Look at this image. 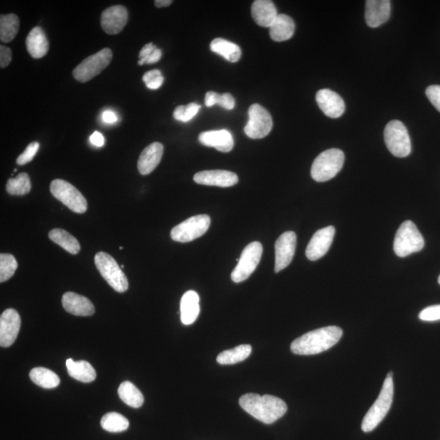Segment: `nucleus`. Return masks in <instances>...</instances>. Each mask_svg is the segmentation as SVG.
<instances>
[{"label":"nucleus","mask_w":440,"mask_h":440,"mask_svg":"<svg viewBox=\"0 0 440 440\" xmlns=\"http://www.w3.org/2000/svg\"><path fill=\"white\" fill-rule=\"evenodd\" d=\"M438 282H439V284H440V276L439 277Z\"/></svg>","instance_id":"nucleus-51"},{"label":"nucleus","mask_w":440,"mask_h":440,"mask_svg":"<svg viewBox=\"0 0 440 440\" xmlns=\"http://www.w3.org/2000/svg\"><path fill=\"white\" fill-rule=\"evenodd\" d=\"M193 181L207 186L228 188L234 186L238 183V177L237 174L231 172L214 170L197 173L193 177Z\"/></svg>","instance_id":"nucleus-17"},{"label":"nucleus","mask_w":440,"mask_h":440,"mask_svg":"<svg viewBox=\"0 0 440 440\" xmlns=\"http://www.w3.org/2000/svg\"><path fill=\"white\" fill-rule=\"evenodd\" d=\"M7 192L13 196H23L32 190L31 179L27 173L19 174L17 177L8 179Z\"/></svg>","instance_id":"nucleus-35"},{"label":"nucleus","mask_w":440,"mask_h":440,"mask_svg":"<svg viewBox=\"0 0 440 440\" xmlns=\"http://www.w3.org/2000/svg\"><path fill=\"white\" fill-rule=\"evenodd\" d=\"M343 336V330L338 326H328L310 331L294 340L291 350L300 356H312L331 348Z\"/></svg>","instance_id":"nucleus-2"},{"label":"nucleus","mask_w":440,"mask_h":440,"mask_svg":"<svg viewBox=\"0 0 440 440\" xmlns=\"http://www.w3.org/2000/svg\"><path fill=\"white\" fill-rule=\"evenodd\" d=\"M218 104L224 109L232 110L235 107V99L231 94L224 93L220 95Z\"/></svg>","instance_id":"nucleus-43"},{"label":"nucleus","mask_w":440,"mask_h":440,"mask_svg":"<svg viewBox=\"0 0 440 440\" xmlns=\"http://www.w3.org/2000/svg\"><path fill=\"white\" fill-rule=\"evenodd\" d=\"M67 367L69 376L79 382L92 383L97 378L96 370L86 361L74 362L72 359H68Z\"/></svg>","instance_id":"nucleus-27"},{"label":"nucleus","mask_w":440,"mask_h":440,"mask_svg":"<svg viewBox=\"0 0 440 440\" xmlns=\"http://www.w3.org/2000/svg\"><path fill=\"white\" fill-rule=\"evenodd\" d=\"M344 161L345 155L342 150L330 149L324 151L312 163L311 170L312 179L317 182L329 181L341 171Z\"/></svg>","instance_id":"nucleus-4"},{"label":"nucleus","mask_w":440,"mask_h":440,"mask_svg":"<svg viewBox=\"0 0 440 440\" xmlns=\"http://www.w3.org/2000/svg\"><path fill=\"white\" fill-rule=\"evenodd\" d=\"M335 228L328 226L315 233L306 249V256L311 261L322 258L329 252L334 241Z\"/></svg>","instance_id":"nucleus-15"},{"label":"nucleus","mask_w":440,"mask_h":440,"mask_svg":"<svg viewBox=\"0 0 440 440\" xmlns=\"http://www.w3.org/2000/svg\"><path fill=\"white\" fill-rule=\"evenodd\" d=\"M239 404L249 415L265 424H272L287 412V405L282 399L264 394L249 393L240 398Z\"/></svg>","instance_id":"nucleus-1"},{"label":"nucleus","mask_w":440,"mask_h":440,"mask_svg":"<svg viewBox=\"0 0 440 440\" xmlns=\"http://www.w3.org/2000/svg\"><path fill=\"white\" fill-rule=\"evenodd\" d=\"M160 76H162L161 71H158V69H153V71H150L144 74L143 81L147 85Z\"/></svg>","instance_id":"nucleus-45"},{"label":"nucleus","mask_w":440,"mask_h":440,"mask_svg":"<svg viewBox=\"0 0 440 440\" xmlns=\"http://www.w3.org/2000/svg\"><path fill=\"white\" fill-rule=\"evenodd\" d=\"M113 53L109 48H104L102 51L92 55L85 59L74 69L73 76L78 82L87 83L97 77L111 62Z\"/></svg>","instance_id":"nucleus-8"},{"label":"nucleus","mask_w":440,"mask_h":440,"mask_svg":"<svg viewBox=\"0 0 440 440\" xmlns=\"http://www.w3.org/2000/svg\"><path fill=\"white\" fill-rule=\"evenodd\" d=\"M426 95L429 101L440 112V86L439 85H432L426 90Z\"/></svg>","instance_id":"nucleus-40"},{"label":"nucleus","mask_w":440,"mask_h":440,"mask_svg":"<svg viewBox=\"0 0 440 440\" xmlns=\"http://www.w3.org/2000/svg\"><path fill=\"white\" fill-rule=\"evenodd\" d=\"M90 142H91L95 146L102 147L104 144V139L102 133L95 132L92 136L90 137Z\"/></svg>","instance_id":"nucleus-46"},{"label":"nucleus","mask_w":440,"mask_h":440,"mask_svg":"<svg viewBox=\"0 0 440 440\" xmlns=\"http://www.w3.org/2000/svg\"><path fill=\"white\" fill-rule=\"evenodd\" d=\"M386 146L394 156L405 158L412 151L411 139L406 127L398 120L387 123L384 131Z\"/></svg>","instance_id":"nucleus-7"},{"label":"nucleus","mask_w":440,"mask_h":440,"mask_svg":"<svg viewBox=\"0 0 440 440\" xmlns=\"http://www.w3.org/2000/svg\"><path fill=\"white\" fill-rule=\"evenodd\" d=\"M249 121L244 131L252 139H263L271 132L273 118L268 110L259 104H254L249 109Z\"/></svg>","instance_id":"nucleus-12"},{"label":"nucleus","mask_w":440,"mask_h":440,"mask_svg":"<svg viewBox=\"0 0 440 440\" xmlns=\"http://www.w3.org/2000/svg\"><path fill=\"white\" fill-rule=\"evenodd\" d=\"M163 81H164V78L163 77V75H162V76H160L157 78L156 79H154L153 81L148 83L146 85V87L149 89L156 90L162 86Z\"/></svg>","instance_id":"nucleus-49"},{"label":"nucleus","mask_w":440,"mask_h":440,"mask_svg":"<svg viewBox=\"0 0 440 440\" xmlns=\"http://www.w3.org/2000/svg\"><path fill=\"white\" fill-rule=\"evenodd\" d=\"M12 62V51L11 49L3 46H0V67L2 69L8 67V64Z\"/></svg>","instance_id":"nucleus-41"},{"label":"nucleus","mask_w":440,"mask_h":440,"mask_svg":"<svg viewBox=\"0 0 440 440\" xmlns=\"http://www.w3.org/2000/svg\"><path fill=\"white\" fill-rule=\"evenodd\" d=\"M102 427L104 431L118 433L126 431L129 427L128 420L118 413H108L102 418Z\"/></svg>","instance_id":"nucleus-34"},{"label":"nucleus","mask_w":440,"mask_h":440,"mask_svg":"<svg viewBox=\"0 0 440 440\" xmlns=\"http://www.w3.org/2000/svg\"><path fill=\"white\" fill-rule=\"evenodd\" d=\"M425 242L416 225L410 220L404 222L399 228L394 241V252L401 258L421 252Z\"/></svg>","instance_id":"nucleus-5"},{"label":"nucleus","mask_w":440,"mask_h":440,"mask_svg":"<svg viewBox=\"0 0 440 440\" xmlns=\"http://www.w3.org/2000/svg\"><path fill=\"white\" fill-rule=\"evenodd\" d=\"M252 14L254 21L262 27H271L278 16L273 2L269 0H256L252 4Z\"/></svg>","instance_id":"nucleus-23"},{"label":"nucleus","mask_w":440,"mask_h":440,"mask_svg":"<svg viewBox=\"0 0 440 440\" xmlns=\"http://www.w3.org/2000/svg\"><path fill=\"white\" fill-rule=\"evenodd\" d=\"M263 254L262 244L259 242L249 243L243 249L238 263L233 269L231 278L235 283L246 281L256 269Z\"/></svg>","instance_id":"nucleus-10"},{"label":"nucleus","mask_w":440,"mask_h":440,"mask_svg":"<svg viewBox=\"0 0 440 440\" xmlns=\"http://www.w3.org/2000/svg\"><path fill=\"white\" fill-rule=\"evenodd\" d=\"M50 190L54 198L71 209L72 212L83 214L87 212L88 202L83 195L64 179H54L50 185Z\"/></svg>","instance_id":"nucleus-9"},{"label":"nucleus","mask_w":440,"mask_h":440,"mask_svg":"<svg viewBox=\"0 0 440 440\" xmlns=\"http://www.w3.org/2000/svg\"><path fill=\"white\" fill-rule=\"evenodd\" d=\"M128 21V12L122 5L106 8L102 14L101 24L104 32L114 36L123 32Z\"/></svg>","instance_id":"nucleus-16"},{"label":"nucleus","mask_w":440,"mask_h":440,"mask_svg":"<svg viewBox=\"0 0 440 440\" xmlns=\"http://www.w3.org/2000/svg\"><path fill=\"white\" fill-rule=\"evenodd\" d=\"M297 236L294 232L289 231L281 235L275 243V273L282 271L291 263L296 249Z\"/></svg>","instance_id":"nucleus-13"},{"label":"nucleus","mask_w":440,"mask_h":440,"mask_svg":"<svg viewBox=\"0 0 440 440\" xmlns=\"http://www.w3.org/2000/svg\"><path fill=\"white\" fill-rule=\"evenodd\" d=\"M391 8L389 0H368L366 8L368 26L376 28L387 22L391 16Z\"/></svg>","instance_id":"nucleus-19"},{"label":"nucleus","mask_w":440,"mask_h":440,"mask_svg":"<svg viewBox=\"0 0 440 440\" xmlns=\"http://www.w3.org/2000/svg\"><path fill=\"white\" fill-rule=\"evenodd\" d=\"M162 58V51L161 49L156 48L154 50V52L150 55V57L147 59L146 63L149 64L157 63Z\"/></svg>","instance_id":"nucleus-47"},{"label":"nucleus","mask_w":440,"mask_h":440,"mask_svg":"<svg viewBox=\"0 0 440 440\" xmlns=\"http://www.w3.org/2000/svg\"><path fill=\"white\" fill-rule=\"evenodd\" d=\"M295 31L294 20L284 14H279L270 27V36L276 42L287 41L291 39Z\"/></svg>","instance_id":"nucleus-26"},{"label":"nucleus","mask_w":440,"mask_h":440,"mask_svg":"<svg viewBox=\"0 0 440 440\" xmlns=\"http://www.w3.org/2000/svg\"><path fill=\"white\" fill-rule=\"evenodd\" d=\"M198 139L203 146L216 148L222 153L231 151L234 146L233 135L225 129L202 132L199 135Z\"/></svg>","instance_id":"nucleus-20"},{"label":"nucleus","mask_w":440,"mask_h":440,"mask_svg":"<svg viewBox=\"0 0 440 440\" xmlns=\"http://www.w3.org/2000/svg\"><path fill=\"white\" fill-rule=\"evenodd\" d=\"M317 102L322 111L331 118L341 117L345 112V103L341 97L329 89H322L317 93Z\"/></svg>","instance_id":"nucleus-18"},{"label":"nucleus","mask_w":440,"mask_h":440,"mask_svg":"<svg viewBox=\"0 0 440 440\" xmlns=\"http://www.w3.org/2000/svg\"><path fill=\"white\" fill-rule=\"evenodd\" d=\"M20 21L17 15H1L0 17V39L3 43L12 42L19 31Z\"/></svg>","instance_id":"nucleus-33"},{"label":"nucleus","mask_w":440,"mask_h":440,"mask_svg":"<svg viewBox=\"0 0 440 440\" xmlns=\"http://www.w3.org/2000/svg\"><path fill=\"white\" fill-rule=\"evenodd\" d=\"M154 4L155 6L158 8H165L170 6V5L172 4V0H156Z\"/></svg>","instance_id":"nucleus-50"},{"label":"nucleus","mask_w":440,"mask_h":440,"mask_svg":"<svg viewBox=\"0 0 440 440\" xmlns=\"http://www.w3.org/2000/svg\"><path fill=\"white\" fill-rule=\"evenodd\" d=\"M419 319L424 322H434L440 319V305H434L422 310Z\"/></svg>","instance_id":"nucleus-39"},{"label":"nucleus","mask_w":440,"mask_h":440,"mask_svg":"<svg viewBox=\"0 0 440 440\" xmlns=\"http://www.w3.org/2000/svg\"><path fill=\"white\" fill-rule=\"evenodd\" d=\"M102 118L104 120V122H106L107 123H116L118 120L116 114H115L112 111H109V110L103 113Z\"/></svg>","instance_id":"nucleus-48"},{"label":"nucleus","mask_w":440,"mask_h":440,"mask_svg":"<svg viewBox=\"0 0 440 440\" xmlns=\"http://www.w3.org/2000/svg\"><path fill=\"white\" fill-rule=\"evenodd\" d=\"M21 317L16 310H5L0 317V345L2 348L12 346L21 329Z\"/></svg>","instance_id":"nucleus-14"},{"label":"nucleus","mask_w":440,"mask_h":440,"mask_svg":"<svg viewBox=\"0 0 440 440\" xmlns=\"http://www.w3.org/2000/svg\"><path fill=\"white\" fill-rule=\"evenodd\" d=\"M62 302L64 310L74 316L90 317L95 313L93 303L83 295L67 292L63 295Z\"/></svg>","instance_id":"nucleus-21"},{"label":"nucleus","mask_w":440,"mask_h":440,"mask_svg":"<svg viewBox=\"0 0 440 440\" xmlns=\"http://www.w3.org/2000/svg\"><path fill=\"white\" fill-rule=\"evenodd\" d=\"M163 150V144L159 142H154L144 149L138 160L139 172L143 176L153 172L161 162Z\"/></svg>","instance_id":"nucleus-22"},{"label":"nucleus","mask_w":440,"mask_h":440,"mask_svg":"<svg viewBox=\"0 0 440 440\" xmlns=\"http://www.w3.org/2000/svg\"><path fill=\"white\" fill-rule=\"evenodd\" d=\"M211 218L207 214H198L177 225L172 230L171 237L178 242H189L202 237L207 232Z\"/></svg>","instance_id":"nucleus-11"},{"label":"nucleus","mask_w":440,"mask_h":440,"mask_svg":"<svg viewBox=\"0 0 440 440\" xmlns=\"http://www.w3.org/2000/svg\"><path fill=\"white\" fill-rule=\"evenodd\" d=\"M220 95L214 92H208L205 97V104L209 108L219 104Z\"/></svg>","instance_id":"nucleus-44"},{"label":"nucleus","mask_w":440,"mask_h":440,"mask_svg":"<svg viewBox=\"0 0 440 440\" xmlns=\"http://www.w3.org/2000/svg\"><path fill=\"white\" fill-rule=\"evenodd\" d=\"M211 49L230 62H238L241 59L242 51L238 45L228 41L226 39L218 38L211 43Z\"/></svg>","instance_id":"nucleus-28"},{"label":"nucleus","mask_w":440,"mask_h":440,"mask_svg":"<svg viewBox=\"0 0 440 440\" xmlns=\"http://www.w3.org/2000/svg\"><path fill=\"white\" fill-rule=\"evenodd\" d=\"M251 345L243 344L233 349L227 350L220 353L217 357V362L222 366L234 364L247 359L252 354Z\"/></svg>","instance_id":"nucleus-31"},{"label":"nucleus","mask_w":440,"mask_h":440,"mask_svg":"<svg viewBox=\"0 0 440 440\" xmlns=\"http://www.w3.org/2000/svg\"><path fill=\"white\" fill-rule=\"evenodd\" d=\"M27 51L34 59L43 58L48 53L49 42L43 29L34 27L29 33L26 40Z\"/></svg>","instance_id":"nucleus-24"},{"label":"nucleus","mask_w":440,"mask_h":440,"mask_svg":"<svg viewBox=\"0 0 440 440\" xmlns=\"http://www.w3.org/2000/svg\"><path fill=\"white\" fill-rule=\"evenodd\" d=\"M34 383L45 389L56 388L60 384V378L52 370L43 367L34 368L29 373Z\"/></svg>","instance_id":"nucleus-32"},{"label":"nucleus","mask_w":440,"mask_h":440,"mask_svg":"<svg viewBox=\"0 0 440 440\" xmlns=\"http://www.w3.org/2000/svg\"><path fill=\"white\" fill-rule=\"evenodd\" d=\"M156 48L157 47L152 43L146 44V46L142 49V51L139 52V61L138 62L139 66H143L144 64H146L147 59L150 57V55H151Z\"/></svg>","instance_id":"nucleus-42"},{"label":"nucleus","mask_w":440,"mask_h":440,"mask_svg":"<svg viewBox=\"0 0 440 440\" xmlns=\"http://www.w3.org/2000/svg\"><path fill=\"white\" fill-rule=\"evenodd\" d=\"M18 267L17 260L12 254H0V282L3 283L12 278Z\"/></svg>","instance_id":"nucleus-36"},{"label":"nucleus","mask_w":440,"mask_h":440,"mask_svg":"<svg viewBox=\"0 0 440 440\" xmlns=\"http://www.w3.org/2000/svg\"><path fill=\"white\" fill-rule=\"evenodd\" d=\"M48 237L51 241L59 245L60 247L72 254H77L81 249L80 244L76 238L69 233L66 230L62 228H55L48 233Z\"/></svg>","instance_id":"nucleus-29"},{"label":"nucleus","mask_w":440,"mask_h":440,"mask_svg":"<svg viewBox=\"0 0 440 440\" xmlns=\"http://www.w3.org/2000/svg\"><path fill=\"white\" fill-rule=\"evenodd\" d=\"M118 396L128 406L138 408L144 404L143 394L131 382H123L118 387Z\"/></svg>","instance_id":"nucleus-30"},{"label":"nucleus","mask_w":440,"mask_h":440,"mask_svg":"<svg viewBox=\"0 0 440 440\" xmlns=\"http://www.w3.org/2000/svg\"><path fill=\"white\" fill-rule=\"evenodd\" d=\"M200 298L197 292L189 291L183 295L181 301V318L185 326L196 322L200 313Z\"/></svg>","instance_id":"nucleus-25"},{"label":"nucleus","mask_w":440,"mask_h":440,"mask_svg":"<svg viewBox=\"0 0 440 440\" xmlns=\"http://www.w3.org/2000/svg\"><path fill=\"white\" fill-rule=\"evenodd\" d=\"M95 264L99 273L115 291L124 293L129 287L128 277L115 259L104 252L95 256Z\"/></svg>","instance_id":"nucleus-6"},{"label":"nucleus","mask_w":440,"mask_h":440,"mask_svg":"<svg viewBox=\"0 0 440 440\" xmlns=\"http://www.w3.org/2000/svg\"><path fill=\"white\" fill-rule=\"evenodd\" d=\"M201 106L197 103H190L188 106H178L174 109L173 116L177 121L188 123L198 114Z\"/></svg>","instance_id":"nucleus-37"},{"label":"nucleus","mask_w":440,"mask_h":440,"mask_svg":"<svg viewBox=\"0 0 440 440\" xmlns=\"http://www.w3.org/2000/svg\"><path fill=\"white\" fill-rule=\"evenodd\" d=\"M393 397L392 373H389L386 380L384 381L382 391L380 392L377 401L369 408L363 419L362 429L364 432L368 433L373 431L381 423L392 407Z\"/></svg>","instance_id":"nucleus-3"},{"label":"nucleus","mask_w":440,"mask_h":440,"mask_svg":"<svg viewBox=\"0 0 440 440\" xmlns=\"http://www.w3.org/2000/svg\"><path fill=\"white\" fill-rule=\"evenodd\" d=\"M39 149V144L38 142L29 144L26 150L18 158L17 163L20 165V166H23V165L32 162L33 158L36 157Z\"/></svg>","instance_id":"nucleus-38"}]
</instances>
